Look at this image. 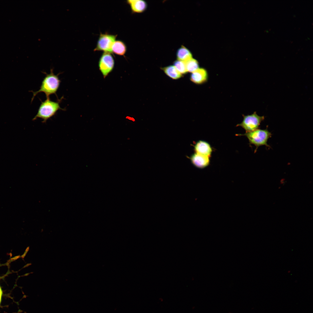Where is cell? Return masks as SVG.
Segmentation results:
<instances>
[{"label": "cell", "instance_id": "cell-9", "mask_svg": "<svg viewBox=\"0 0 313 313\" xmlns=\"http://www.w3.org/2000/svg\"><path fill=\"white\" fill-rule=\"evenodd\" d=\"M126 2L134 13H142L146 10L148 7L147 2L144 0H128Z\"/></svg>", "mask_w": 313, "mask_h": 313}, {"label": "cell", "instance_id": "cell-14", "mask_svg": "<svg viewBox=\"0 0 313 313\" xmlns=\"http://www.w3.org/2000/svg\"><path fill=\"white\" fill-rule=\"evenodd\" d=\"M185 63L187 72L192 73L199 68L198 61L193 58Z\"/></svg>", "mask_w": 313, "mask_h": 313}, {"label": "cell", "instance_id": "cell-7", "mask_svg": "<svg viewBox=\"0 0 313 313\" xmlns=\"http://www.w3.org/2000/svg\"><path fill=\"white\" fill-rule=\"evenodd\" d=\"M208 75L207 70L203 68H199L191 73L190 80L197 84H201L205 83L208 79Z\"/></svg>", "mask_w": 313, "mask_h": 313}, {"label": "cell", "instance_id": "cell-1", "mask_svg": "<svg viewBox=\"0 0 313 313\" xmlns=\"http://www.w3.org/2000/svg\"><path fill=\"white\" fill-rule=\"evenodd\" d=\"M46 76L42 81L41 85L39 90L36 91L31 90L33 94V96L31 99V103L33 101L35 97L39 93L43 92L44 93L46 98L49 97L50 95L55 94L57 97L56 93L57 91L60 83L61 80L58 76L59 74L55 75L53 72V69L50 70V73L47 74L44 72Z\"/></svg>", "mask_w": 313, "mask_h": 313}, {"label": "cell", "instance_id": "cell-6", "mask_svg": "<svg viewBox=\"0 0 313 313\" xmlns=\"http://www.w3.org/2000/svg\"><path fill=\"white\" fill-rule=\"evenodd\" d=\"M114 65V60L111 54L104 52L99 58L98 66L104 78L112 71Z\"/></svg>", "mask_w": 313, "mask_h": 313}, {"label": "cell", "instance_id": "cell-5", "mask_svg": "<svg viewBox=\"0 0 313 313\" xmlns=\"http://www.w3.org/2000/svg\"><path fill=\"white\" fill-rule=\"evenodd\" d=\"M117 36V35L111 34L107 33H101L94 51H103L112 54V47Z\"/></svg>", "mask_w": 313, "mask_h": 313}, {"label": "cell", "instance_id": "cell-11", "mask_svg": "<svg viewBox=\"0 0 313 313\" xmlns=\"http://www.w3.org/2000/svg\"><path fill=\"white\" fill-rule=\"evenodd\" d=\"M177 59L186 62L192 58V54L190 50L185 46L182 45L176 52Z\"/></svg>", "mask_w": 313, "mask_h": 313}, {"label": "cell", "instance_id": "cell-16", "mask_svg": "<svg viewBox=\"0 0 313 313\" xmlns=\"http://www.w3.org/2000/svg\"><path fill=\"white\" fill-rule=\"evenodd\" d=\"M2 295V291L0 285V304L1 300V297Z\"/></svg>", "mask_w": 313, "mask_h": 313}, {"label": "cell", "instance_id": "cell-13", "mask_svg": "<svg viewBox=\"0 0 313 313\" xmlns=\"http://www.w3.org/2000/svg\"><path fill=\"white\" fill-rule=\"evenodd\" d=\"M162 69L165 74L173 79H178L182 76V75L178 72L173 65L164 67Z\"/></svg>", "mask_w": 313, "mask_h": 313}, {"label": "cell", "instance_id": "cell-8", "mask_svg": "<svg viewBox=\"0 0 313 313\" xmlns=\"http://www.w3.org/2000/svg\"><path fill=\"white\" fill-rule=\"evenodd\" d=\"M190 159L193 165L199 168L206 167L210 163L209 157L196 153L192 155Z\"/></svg>", "mask_w": 313, "mask_h": 313}, {"label": "cell", "instance_id": "cell-3", "mask_svg": "<svg viewBox=\"0 0 313 313\" xmlns=\"http://www.w3.org/2000/svg\"><path fill=\"white\" fill-rule=\"evenodd\" d=\"M238 135L246 136L248 139L250 144L253 145L256 147L255 152L256 151L259 146H261L265 145L268 148H270L267 142L269 138L271 137L272 134L268 131L267 128L265 129H258L251 132H246L243 134H238Z\"/></svg>", "mask_w": 313, "mask_h": 313}, {"label": "cell", "instance_id": "cell-12", "mask_svg": "<svg viewBox=\"0 0 313 313\" xmlns=\"http://www.w3.org/2000/svg\"><path fill=\"white\" fill-rule=\"evenodd\" d=\"M126 51V46L123 41L120 40L115 41L112 47V53L119 56H124Z\"/></svg>", "mask_w": 313, "mask_h": 313}, {"label": "cell", "instance_id": "cell-4", "mask_svg": "<svg viewBox=\"0 0 313 313\" xmlns=\"http://www.w3.org/2000/svg\"><path fill=\"white\" fill-rule=\"evenodd\" d=\"M243 119L240 123L236 126H241L246 132H251L258 129L261 122L265 119L264 116H260L256 112L251 114L243 115Z\"/></svg>", "mask_w": 313, "mask_h": 313}, {"label": "cell", "instance_id": "cell-2", "mask_svg": "<svg viewBox=\"0 0 313 313\" xmlns=\"http://www.w3.org/2000/svg\"><path fill=\"white\" fill-rule=\"evenodd\" d=\"M63 98L56 102L51 100L49 97L46 98L43 101H41L37 112L33 118L32 121L40 118L43 119V123H46L48 119L55 115L58 110L65 111V109L61 108L60 105Z\"/></svg>", "mask_w": 313, "mask_h": 313}, {"label": "cell", "instance_id": "cell-15", "mask_svg": "<svg viewBox=\"0 0 313 313\" xmlns=\"http://www.w3.org/2000/svg\"><path fill=\"white\" fill-rule=\"evenodd\" d=\"M173 65L181 75L187 72L185 62L177 59L174 61Z\"/></svg>", "mask_w": 313, "mask_h": 313}, {"label": "cell", "instance_id": "cell-10", "mask_svg": "<svg viewBox=\"0 0 313 313\" xmlns=\"http://www.w3.org/2000/svg\"><path fill=\"white\" fill-rule=\"evenodd\" d=\"M194 150L196 153L210 157L212 152V148L208 142L199 141L194 145Z\"/></svg>", "mask_w": 313, "mask_h": 313}]
</instances>
